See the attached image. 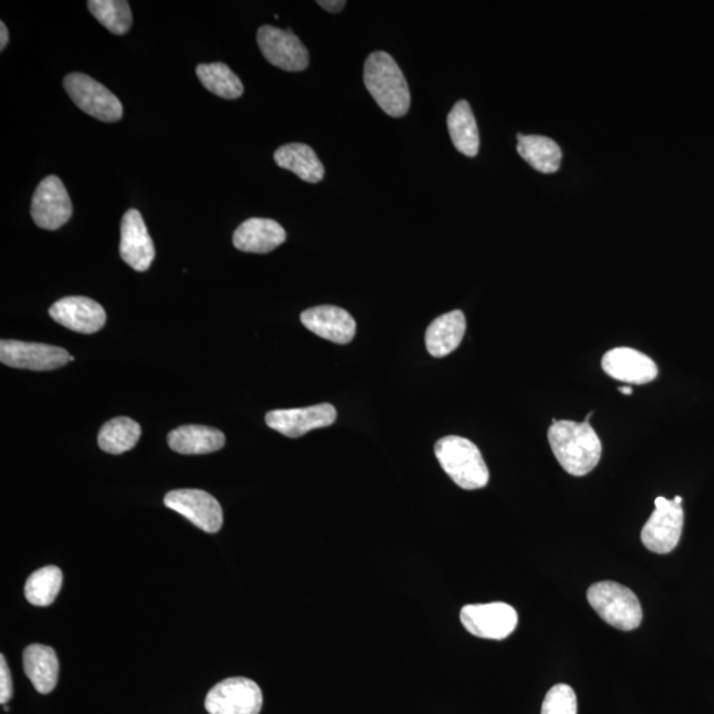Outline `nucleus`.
Here are the masks:
<instances>
[{"label": "nucleus", "instance_id": "obj_1", "mask_svg": "<svg viewBox=\"0 0 714 714\" xmlns=\"http://www.w3.org/2000/svg\"><path fill=\"white\" fill-rule=\"evenodd\" d=\"M548 441L556 459L570 475H587L600 464L601 439L589 423L553 420L548 431Z\"/></svg>", "mask_w": 714, "mask_h": 714}, {"label": "nucleus", "instance_id": "obj_2", "mask_svg": "<svg viewBox=\"0 0 714 714\" xmlns=\"http://www.w3.org/2000/svg\"><path fill=\"white\" fill-rule=\"evenodd\" d=\"M364 84L376 104L393 118L411 108V92L403 71L386 52H373L364 64Z\"/></svg>", "mask_w": 714, "mask_h": 714}, {"label": "nucleus", "instance_id": "obj_3", "mask_svg": "<svg viewBox=\"0 0 714 714\" xmlns=\"http://www.w3.org/2000/svg\"><path fill=\"white\" fill-rule=\"evenodd\" d=\"M435 457L455 485L464 489H479L487 486L489 472L478 446L472 441L448 435L434 447Z\"/></svg>", "mask_w": 714, "mask_h": 714}, {"label": "nucleus", "instance_id": "obj_4", "mask_svg": "<svg viewBox=\"0 0 714 714\" xmlns=\"http://www.w3.org/2000/svg\"><path fill=\"white\" fill-rule=\"evenodd\" d=\"M590 607L604 622L622 631L639 628L643 619L641 602L634 591L614 581H601L588 590Z\"/></svg>", "mask_w": 714, "mask_h": 714}, {"label": "nucleus", "instance_id": "obj_5", "mask_svg": "<svg viewBox=\"0 0 714 714\" xmlns=\"http://www.w3.org/2000/svg\"><path fill=\"white\" fill-rule=\"evenodd\" d=\"M65 92L74 104L93 118L118 122L124 117V106L112 91L84 73H71L64 80Z\"/></svg>", "mask_w": 714, "mask_h": 714}, {"label": "nucleus", "instance_id": "obj_6", "mask_svg": "<svg viewBox=\"0 0 714 714\" xmlns=\"http://www.w3.org/2000/svg\"><path fill=\"white\" fill-rule=\"evenodd\" d=\"M262 704L260 686L247 677L223 680L206 697L209 714H260Z\"/></svg>", "mask_w": 714, "mask_h": 714}, {"label": "nucleus", "instance_id": "obj_7", "mask_svg": "<svg viewBox=\"0 0 714 714\" xmlns=\"http://www.w3.org/2000/svg\"><path fill=\"white\" fill-rule=\"evenodd\" d=\"M684 526V509L675 500L659 496L655 511L642 529L643 546L651 552L665 555L677 547Z\"/></svg>", "mask_w": 714, "mask_h": 714}, {"label": "nucleus", "instance_id": "obj_8", "mask_svg": "<svg viewBox=\"0 0 714 714\" xmlns=\"http://www.w3.org/2000/svg\"><path fill=\"white\" fill-rule=\"evenodd\" d=\"M461 622L474 637L503 641L518 628L519 617L505 602L467 604L461 610Z\"/></svg>", "mask_w": 714, "mask_h": 714}, {"label": "nucleus", "instance_id": "obj_9", "mask_svg": "<svg viewBox=\"0 0 714 714\" xmlns=\"http://www.w3.org/2000/svg\"><path fill=\"white\" fill-rule=\"evenodd\" d=\"M257 43L263 58L282 71L302 72L309 66L308 48L290 29L281 30L273 25H262L257 32Z\"/></svg>", "mask_w": 714, "mask_h": 714}, {"label": "nucleus", "instance_id": "obj_10", "mask_svg": "<svg viewBox=\"0 0 714 714\" xmlns=\"http://www.w3.org/2000/svg\"><path fill=\"white\" fill-rule=\"evenodd\" d=\"M72 214V201L64 183L58 176H46L32 197L33 221L39 228L56 230L71 220Z\"/></svg>", "mask_w": 714, "mask_h": 714}, {"label": "nucleus", "instance_id": "obj_11", "mask_svg": "<svg viewBox=\"0 0 714 714\" xmlns=\"http://www.w3.org/2000/svg\"><path fill=\"white\" fill-rule=\"evenodd\" d=\"M0 362L11 369L53 371L71 362V355L60 346L27 343L20 340L0 342Z\"/></svg>", "mask_w": 714, "mask_h": 714}, {"label": "nucleus", "instance_id": "obj_12", "mask_svg": "<svg viewBox=\"0 0 714 714\" xmlns=\"http://www.w3.org/2000/svg\"><path fill=\"white\" fill-rule=\"evenodd\" d=\"M165 505L173 511L207 534H216L223 527V509L213 495L201 489H175L168 493Z\"/></svg>", "mask_w": 714, "mask_h": 714}, {"label": "nucleus", "instance_id": "obj_13", "mask_svg": "<svg viewBox=\"0 0 714 714\" xmlns=\"http://www.w3.org/2000/svg\"><path fill=\"white\" fill-rule=\"evenodd\" d=\"M338 413L331 404H319L298 410H278L267 414V424L289 438H299L315 428L335 424Z\"/></svg>", "mask_w": 714, "mask_h": 714}, {"label": "nucleus", "instance_id": "obj_14", "mask_svg": "<svg viewBox=\"0 0 714 714\" xmlns=\"http://www.w3.org/2000/svg\"><path fill=\"white\" fill-rule=\"evenodd\" d=\"M120 255L135 271H146L154 262L153 238L137 209H128L122 217Z\"/></svg>", "mask_w": 714, "mask_h": 714}, {"label": "nucleus", "instance_id": "obj_15", "mask_svg": "<svg viewBox=\"0 0 714 714\" xmlns=\"http://www.w3.org/2000/svg\"><path fill=\"white\" fill-rule=\"evenodd\" d=\"M50 315L54 322L80 333H94L104 328L106 312L102 306L86 297H66L53 303Z\"/></svg>", "mask_w": 714, "mask_h": 714}, {"label": "nucleus", "instance_id": "obj_16", "mask_svg": "<svg viewBox=\"0 0 714 714\" xmlns=\"http://www.w3.org/2000/svg\"><path fill=\"white\" fill-rule=\"evenodd\" d=\"M602 369L610 377L635 385L649 384L658 376L654 360L628 346H619L604 353Z\"/></svg>", "mask_w": 714, "mask_h": 714}, {"label": "nucleus", "instance_id": "obj_17", "mask_svg": "<svg viewBox=\"0 0 714 714\" xmlns=\"http://www.w3.org/2000/svg\"><path fill=\"white\" fill-rule=\"evenodd\" d=\"M304 328L314 332L319 338L328 339L337 344H349L355 338L356 322L349 311L337 306H318L301 314Z\"/></svg>", "mask_w": 714, "mask_h": 714}, {"label": "nucleus", "instance_id": "obj_18", "mask_svg": "<svg viewBox=\"0 0 714 714\" xmlns=\"http://www.w3.org/2000/svg\"><path fill=\"white\" fill-rule=\"evenodd\" d=\"M286 241L281 224L270 219H249L235 230V248L245 253L267 255Z\"/></svg>", "mask_w": 714, "mask_h": 714}, {"label": "nucleus", "instance_id": "obj_19", "mask_svg": "<svg viewBox=\"0 0 714 714\" xmlns=\"http://www.w3.org/2000/svg\"><path fill=\"white\" fill-rule=\"evenodd\" d=\"M466 332L464 312L455 310L435 319L425 337L427 352L433 358H445L458 349Z\"/></svg>", "mask_w": 714, "mask_h": 714}, {"label": "nucleus", "instance_id": "obj_20", "mask_svg": "<svg viewBox=\"0 0 714 714\" xmlns=\"http://www.w3.org/2000/svg\"><path fill=\"white\" fill-rule=\"evenodd\" d=\"M27 677L39 693L48 695L56 689L59 680V659L52 648L44 644H31L23 654Z\"/></svg>", "mask_w": 714, "mask_h": 714}, {"label": "nucleus", "instance_id": "obj_21", "mask_svg": "<svg viewBox=\"0 0 714 714\" xmlns=\"http://www.w3.org/2000/svg\"><path fill=\"white\" fill-rule=\"evenodd\" d=\"M168 446L174 452L186 455H201L221 451L226 446V435L217 428L186 425L168 434Z\"/></svg>", "mask_w": 714, "mask_h": 714}, {"label": "nucleus", "instance_id": "obj_22", "mask_svg": "<svg viewBox=\"0 0 714 714\" xmlns=\"http://www.w3.org/2000/svg\"><path fill=\"white\" fill-rule=\"evenodd\" d=\"M275 161L278 166L289 169L298 178L315 185L324 178V166L317 153L303 143H289L277 149Z\"/></svg>", "mask_w": 714, "mask_h": 714}, {"label": "nucleus", "instance_id": "obj_23", "mask_svg": "<svg viewBox=\"0 0 714 714\" xmlns=\"http://www.w3.org/2000/svg\"><path fill=\"white\" fill-rule=\"evenodd\" d=\"M447 127L454 146L461 154L470 158L478 155L480 143L478 125L467 101L461 100L454 105L447 115Z\"/></svg>", "mask_w": 714, "mask_h": 714}, {"label": "nucleus", "instance_id": "obj_24", "mask_svg": "<svg viewBox=\"0 0 714 714\" xmlns=\"http://www.w3.org/2000/svg\"><path fill=\"white\" fill-rule=\"evenodd\" d=\"M518 153L528 165L542 174L557 173L561 167V148L548 137L518 134Z\"/></svg>", "mask_w": 714, "mask_h": 714}, {"label": "nucleus", "instance_id": "obj_25", "mask_svg": "<svg viewBox=\"0 0 714 714\" xmlns=\"http://www.w3.org/2000/svg\"><path fill=\"white\" fill-rule=\"evenodd\" d=\"M141 434L139 424L132 418H113L101 427L99 446L102 452L108 454H124L138 444Z\"/></svg>", "mask_w": 714, "mask_h": 714}, {"label": "nucleus", "instance_id": "obj_26", "mask_svg": "<svg viewBox=\"0 0 714 714\" xmlns=\"http://www.w3.org/2000/svg\"><path fill=\"white\" fill-rule=\"evenodd\" d=\"M196 74L203 86L217 97L236 100L244 94L241 80L226 64H200L196 68Z\"/></svg>", "mask_w": 714, "mask_h": 714}, {"label": "nucleus", "instance_id": "obj_27", "mask_svg": "<svg viewBox=\"0 0 714 714\" xmlns=\"http://www.w3.org/2000/svg\"><path fill=\"white\" fill-rule=\"evenodd\" d=\"M63 573L58 567H45L35 571L25 582L24 596L33 607H50L56 600Z\"/></svg>", "mask_w": 714, "mask_h": 714}, {"label": "nucleus", "instance_id": "obj_28", "mask_svg": "<svg viewBox=\"0 0 714 714\" xmlns=\"http://www.w3.org/2000/svg\"><path fill=\"white\" fill-rule=\"evenodd\" d=\"M87 9L114 35H125L132 29L133 13L126 0H91Z\"/></svg>", "mask_w": 714, "mask_h": 714}, {"label": "nucleus", "instance_id": "obj_29", "mask_svg": "<svg viewBox=\"0 0 714 714\" xmlns=\"http://www.w3.org/2000/svg\"><path fill=\"white\" fill-rule=\"evenodd\" d=\"M577 696L567 684H557L547 693L541 714H577Z\"/></svg>", "mask_w": 714, "mask_h": 714}, {"label": "nucleus", "instance_id": "obj_30", "mask_svg": "<svg viewBox=\"0 0 714 714\" xmlns=\"http://www.w3.org/2000/svg\"><path fill=\"white\" fill-rule=\"evenodd\" d=\"M13 695L12 677L4 655H0V703L6 705Z\"/></svg>", "mask_w": 714, "mask_h": 714}, {"label": "nucleus", "instance_id": "obj_31", "mask_svg": "<svg viewBox=\"0 0 714 714\" xmlns=\"http://www.w3.org/2000/svg\"><path fill=\"white\" fill-rule=\"evenodd\" d=\"M317 3L321 6L323 10L332 13L342 11L346 6V2H344V0H319V2Z\"/></svg>", "mask_w": 714, "mask_h": 714}, {"label": "nucleus", "instance_id": "obj_32", "mask_svg": "<svg viewBox=\"0 0 714 714\" xmlns=\"http://www.w3.org/2000/svg\"><path fill=\"white\" fill-rule=\"evenodd\" d=\"M0 32H2V35H0V51L3 52L7 44H9V30H7L3 22L0 23Z\"/></svg>", "mask_w": 714, "mask_h": 714}, {"label": "nucleus", "instance_id": "obj_33", "mask_svg": "<svg viewBox=\"0 0 714 714\" xmlns=\"http://www.w3.org/2000/svg\"><path fill=\"white\" fill-rule=\"evenodd\" d=\"M619 392L623 394H628V396H631V394L634 393V390H632V387L630 386H622V387H619Z\"/></svg>", "mask_w": 714, "mask_h": 714}, {"label": "nucleus", "instance_id": "obj_34", "mask_svg": "<svg viewBox=\"0 0 714 714\" xmlns=\"http://www.w3.org/2000/svg\"><path fill=\"white\" fill-rule=\"evenodd\" d=\"M673 500H675L677 503V505H682V503H683L682 496H676V498L673 499Z\"/></svg>", "mask_w": 714, "mask_h": 714}]
</instances>
